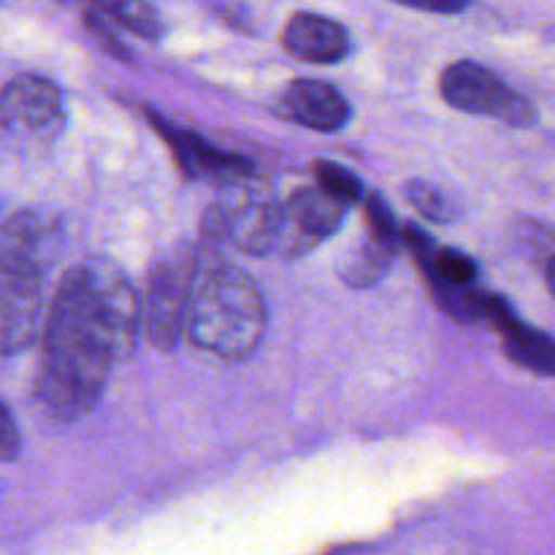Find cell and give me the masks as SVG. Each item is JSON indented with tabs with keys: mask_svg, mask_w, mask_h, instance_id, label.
Masks as SVG:
<instances>
[{
	"mask_svg": "<svg viewBox=\"0 0 555 555\" xmlns=\"http://www.w3.org/2000/svg\"><path fill=\"white\" fill-rule=\"evenodd\" d=\"M195 271V258L163 260L152 269L146 304L141 307V325L157 350H173L182 339Z\"/></svg>",
	"mask_w": 555,
	"mask_h": 555,
	"instance_id": "5",
	"label": "cell"
},
{
	"mask_svg": "<svg viewBox=\"0 0 555 555\" xmlns=\"http://www.w3.org/2000/svg\"><path fill=\"white\" fill-rule=\"evenodd\" d=\"M43 274L0 260V356H16L36 341L43 314Z\"/></svg>",
	"mask_w": 555,
	"mask_h": 555,
	"instance_id": "7",
	"label": "cell"
},
{
	"mask_svg": "<svg viewBox=\"0 0 555 555\" xmlns=\"http://www.w3.org/2000/svg\"><path fill=\"white\" fill-rule=\"evenodd\" d=\"M502 336V350L515 366L537 374V377L555 379V339L545 331H537L531 325L520 323L518 318L509 320L504 328H499Z\"/></svg>",
	"mask_w": 555,
	"mask_h": 555,
	"instance_id": "13",
	"label": "cell"
},
{
	"mask_svg": "<svg viewBox=\"0 0 555 555\" xmlns=\"http://www.w3.org/2000/svg\"><path fill=\"white\" fill-rule=\"evenodd\" d=\"M393 3L415 11H426V14H459L472 0H393Z\"/></svg>",
	"mask_w": 555,
	"mask_h": 555,
	"instance_id": "21",
	"label": "cell"
},
{
	"mask_svg": "<svg viewBox=\"0 0 555 555\" xmlns=\"http://www.w3.org/2000/svg\"><path fill=\"white\" fill-rule=\"evenodd\" d=\"M141 304L122 269L90 258L68 269L43 325L38 401L57 421L95 410L112 366L133 352Z\"/></svg>",
	"mask_w": 555,
	"mask_h": 555,
	"instance_id": "1",
	"label": "cell"
},
{
	"mask_svg": "<svg viewBox=\"0 0 555 555\" xmlns=\"http://www.w3.org/2000/svg\"><path fill=\"white\" fill-rule=\"evenodd\" d=\"M404 193L406 198H410V204L415 206L426 220L450 222L455 220V215H459V211H455L453 198H450L448 193H442L437 184L426 182V179H412V182H406Z\"/></svg>",
	"mask_w": 555,
	"mask_h": 555,
	"instance_id": "16",
	"label": "cell"
},
{
	"mask_svg": "<svg viewBox=\"0 0 555 555\" xmlns=\"http://www.w3.org/2000/svg\"><path fill=\"white\" fill-rule=\"evenodd\" d=\"M85 25H87V30H90L92 36L101 41V47L106 49L108 54H114L117 60H128V63H130V49L125 47V43L117 38L112 20H106L101 11L92 9V5H90V9L85 11Z\"/></svg>",
	"mask_w": 555,
	"mask_h": 555,
	"instance_id": "19",
	"label": "cell"
},
{
	"mask_svg": "<svg viewBox=\"0 0 555 555\" xmlns=\"http://www.w3.org/2000/svg\"><path fill=\"white\" fill-rule=\"evenodd\" d=\"M396 253H399V244L385 242V238L369 233L366 242L356 244V247L347 253V258L341 260L339 276L350 287H372L383 280L390 271V263H393Z\"/></svg>",
	"mask_w": 555,
	"mask_h": 555,
	"instance_id": "14",
	"label": "cell"
},
{
	"mask_svg": "<svg viewBox=\"0 0 555 555\" xmlns=\"http://www.w3.org/2000/svg\"><path fill=\"white\" fill-rule=\"evenodd\" d=\"M63 117V92L52 79L22 74L0 87V130L14 139H52Z\"/></svg>",
	"mask_w": 555,
	"mask_h": 555,
	"instance_id": "6",
	"label": "cell"
},
{
	"mask_svg": "<svg viewBox=\"0 0 555 555\" xmlns=\"http://www.w3.org/2000/svg\"><path fill=\"white\" fill-rule=\"evenodd\" d=\"M366 222H369V233H374V236L385 238V242H393L401 247V225L396 222L393 211L388 209V204H385L379 195H369L366 198Z\"/></svg>",
	"mask_w": 555,
	"mask_h": 555,
	"instance_id": "18",
	"label": "cell"
},
{
	"mask_svg": "<svg viewBox=\"0 0 555 555\" xmlns=\"http://www.w3.org/2000/svg\"><path fill=\"white\" fill-rule=\"evenodd\" d=\"M144 114L152 122V128H155L157 133L163 135V141L168 144V150H171L173 160H177L184 179H193V182H217L228 188V184L253 177V163L244 160V157L209 144V141L201 139L195 130L179 128V125L168 122V119H163L160 114L152 112V108H144Z\"/></svg>",
	"mask_w": 555,
	"mask_h": 555,
	"instance_id": "8",
	"label": "cell"
},
{
	"mask_svg": "<svg viewBox=\"0 0 555 555\" xmlns=\"http://www.w3.org/2000/svg\"><path fill=\"white\" fill-rule=\"evenodd\" d=\"M347 204L325 193L323 188H301L291 195L282 206V228L276 249H285L291 255H304L328 238L345 220Z\"/></svg>",
	"mask_w": 555,
	"mask_h": 555,
	"instance_id": "9",
	"label": "cell"
},
{
	"mask_svg": "<svg viewBox=\"0 0 555 555\" xmlns=\"http://www.w3.org/2000/svg\"><path fill=\"white\" fill-rule=\"evenodd\" d=\"M60 247V222L43 209H22L0 228V260L47 271Z\"/></svg>",
	"mask_w": 555,
	"mask_h": 555,
	"instance_id": "10",
	"label": "cell"
},
{
	"mask_svg": "<svg viewBox=\"0 0 555 555\" xmlns=\"http://www.w3.org/2000/svg\"><path fill=\"white\" fill-rule=\"evenodd\" d=\"M228 184V195L209 206L204 215V236L209 242H228L247 255H269L276 249L282 228V206L263 188Z\"/></svg>",
	"mask_w": 555,
	"mask_h": 555,
	"instance_id": "3",
	"label": "cell"
},
{
	"mask_svg": "<svg viewBox=\"0 0 555 555\" xmlns=\"http://www.w3.org/2000/svg\"><path fill=\"white\" fill-rule=\"evenodd\" d=\"M282 43L287 52L307 63H339L350 54V33L336 20L312 11H298L287 20L282 30Z\"/></svg>",
	"mask_w": 555,
	"mask_h": 555,
	"instance_id": "12",
	"label": "cell"
},
{
	"mask_svg": "<svg viewBox=\"0 0 555 555\" xmlns=\"http://www.w3.org/2000/svg\"><path fill=\"white\" fill-rule=\"evenodd\" d=\"M90 5L133 36L146 38V41H157L163 36L160 16L146 0H90Z\"/></svg>",
	"mask_w": 555,
	"mask_h": 555,
	"instance_id": "15",
	"label": "cell"
},
{
	"mask_svg": "<svg viewBox=\"0 0 555 555\" xmlns=\"http://www.w3.org/2000/svg\"><path fill=\"white\" fill-rule=\"evenodd\" d=\"M266 323L269 312L253 276L236 266H198L184 320L195 347L222 361H244L263 339Z\"/></svg>",
	"mask_w": 555,
	"mask_h": 555,
	"instance_id": "2",
	"label": "cell"
},
{
	"mask_svg": "<svg viewBox=\"0 0 555 555\" xmlns=\"http://www.w3.org/2000/svg\"><path fill=\"white\" fill-rule=\"evenodd\" d=\"M439 92L444 103L477 117H493L513 128H534L540 122V112L534 103L518 90L499 79L491 68L472 60H459L448 65L439 76Z\"/></svg>",
	"mask_w": 555,
	"mask_h": 555,
	"instance_id": "4",
	"label": "cell"
},
{
	"mask_svg": "<svg viewBox=\"0 0 555 555\" xmlns=\"http://www.w3.org/2000/svg\"><path fill=\"white\" fill-rule=\"evenodd\" d=\"M282 112L293 122L318 133H336L350 122V101L336 87L318 79H293L282 95Z\"/></svg>",
	"mask_w": 555,
	"mask_h": 555,
	"instance_id": "11",
	"label": "cell"
},
{
	"mask_svg": "<svg viewBox=\"0 0 555 555\" xmlns=\"http://www.w3.org/2000/svg\"><path fill=\"white\" fill-rule=\"evenodd\" d=\"M22 453V434L16 428L14 415L5 406V401L0 399V461L3 464H11V461L20 459Z\"/></svg>",
	"mask_w": 555,
	"mask_h": 555,
	"instance_id": "20",
	"label": "cell"
},
{
	"mask_svg": "<svg viewBox=\"0 0 555 555\" xmlns=\"http://www.w3.org/2000/svg\"><path fill=\"white\" fill-rule=\"evenodd\" d=\"M314 179H318V188L339 198L341 204H356V201L363 198L361 179L352 171H347L345 166H336L331 160H318L314 163Z\"/></svg>",
	"mask_w": 555,
	"mask_h": 555,
	"instance_id": "17",
	"label": "cell"
},
{
	"mask_svg": "<svg viewBox=\"0 0 555 555\" xmlns=\"http://www.w3.org/2000/svg\"><path fill=\"white\" fill-rule=\"evenodd\" d=\"M545 280H547V287H551V293L555 296V255L551 258V263H547Z\"/></svg>",
	"mask_w": 555,
	"mask_h": 555,
	"instance_id": "22",
	"label": "cell"
}]
</instances>
